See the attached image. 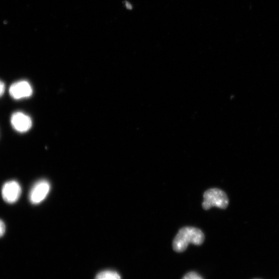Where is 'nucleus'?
Segmentation results:
<instances>
[{
    "label": "nucleus",
    "instance_id": "obj_4",
    "mask_svg": "<svg viewBox=\"0 0 279 279\" xmlns=\"http://www.w3.org/2000/svg\"><path fill=\"white\" fill-rule=\"evenodd\" d=\"M22 189L19 183L14 180L6 182L2 189V196L4 201L9 204L18 201L21 194Z\"/></svg>",
    "mask_w": 279,
    "mask_h": 279
},
{
    "label": "nucleus",
    "instance_id": "obj_8",
    "mask_svg": "<svg viewBox=\"0 0 279 279\" xmlns=\"http://www.w3.org/2000/svg\"><path fill=\"white\" fill-rule=\"evenodd\" d=\"M182 279H203V278L196 273L190 272L185 275Z\"/></svg>",
    "mask_w": 279,
    "mask_h": 279
},
{
    "label": "nucleus",
    "instance_id": "obj_9",
    "mask_svg": "<svg viewBox=\"0 0 279 279\" xmlns=\"http://www.w3.org/2000/svg\"><path fill=\"white\" fill-rule=\"evenodd\" d=\"M6 226L3 221L0 219V237H2L5 232Z\"/></svg>",
    "mask_w": 279,
    "mask_h": 279
},
{
    "label": "nucleus",
    "instance_id": "obj_10",
    "mask_svg": "<svg viewBox=\"0 0 279 279\" xmlns=\"http://www.w3.org/2000/svg\"><path fill=\"white\" fill-rule=\"evenodd\" d=\"M5 86L2 81L0 80V97H1L5 92Z\"/></svg>",
    "mask_w": 279,
    "mask_h": 279
},
{
    "label": "nucleus",
    "instance_id": "obj_1",
    "mask_svg": "<svg viewBox=\"0 0 279 279\" xmlns=\"http://www.w3.org/2000/svg\"><path fill=\"white\" fill-rule=\"evenodd\" d=\"M205 240V236L199 229L184 227L180 229L173 241V249L177 252H183L190 243L201 245Z\"/></svg>",
    "mask_w": 279,
    "mask_h": 279
},
{
    "label": "nucleus",
    "instance_id": "obj_7",
    "mask_svg": "<svg viewBox=\"0 0 279 279\" xmlns=\"http://www.w3.org/2000/svg\"><path fill=\"white\" fill-rule=\"evenodd\" d=\"M95 279H121V278L118 273L112 271H105L99 273Z\"/></svg>",
    "mask_w": 279,
    "mask_h": 279
},
{
    "label": "nucleus",
    "instance_id": "obj_5",
    "mask_svg": "<svg viewBox=\"0 0 279 279\" xmlns=\"http://www.w3.org/2000/svg\"><path fill=\"white\" fill-rule=\"evenodd\" d=\"M9 94L14 99L19 100L30 97L33 93L32 88L26 81H19L9 88Z\"/></svg>",
    "mask_w": 279,
    "mask_h": 279
},
{
    "label": "nucleus",
    "instance_id": "obj_2",
    "mask_svg": "<svg viewBox=\"0 0 279 279\" xmlns=\"http://www.w3.org/2000/svg\"><path fill=\"white\" fill-rule=\"evenodd\" d=\"M204 201L202 207L205 210H208L213 207L226 209L229 205V199L227 194L218 188L209 189L203 195Z\"/></svg>",
    "mask_w": 279,
    "mask_h": 279
},
{
    "label": "nucleus",
    "instance_id": "obj_3",
    "mask_svg": "<svg viewBox=\"0 0 279 279\" xmlns=\"http://www.w3.org/2000/svg\"><path fill=\"white\" fill-rule=\"evenodd\" d=\"M50 190V185L48 181L41 180L35 184L31 188L29 197L30 202L35 205L42 202L47 196Z\"/></svg>",
    "mask_w": 279,
    "mask_h": 279
},
{
    "label": "nucleus",
    "instance_id": "obj_6",
    "mask_svg": "<svg viewBox=\"0 0 279 279\" xmlns=\"http://www.w3.org/2000/svg\"><path fill=\"white\" fill-rule=\"evenodd\" d=\"M11 124L17 132L26 133L31 129L32 120L29 116L21 112L14 113L11 117Z\"/></svg>",
    "mask_w": 279,
    "mask_h": 279
}]
</instances>
